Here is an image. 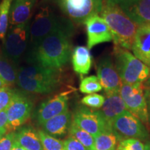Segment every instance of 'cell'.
Here are the masks:
<instances>
[{
    "mask_svg": "<svg viewBox=\"0 0 150 150\" xmlns=\"http://www.w3.org/2000/svg\"><path fill=\"white\" fill-rule=\"evenodd\" d=\"M115 67L125 84L143 83L150 76V68L125 49L115 47Z\"/></svg>",
    "mask_w": 150,
    "mask_h": 150,
    "instance_id": "5b68a950",
    "label": "cell"
},
{
    "mask_svg": "<svg viewBox=\"0 0 150 150\" xmlns=\"http://www.w3.org/2000/svg\"><path fill=\"white\" fill-rule=\"evenodd\" d=\"M8 117L6 110L0 112V129H7ZM8 130V129H7Z\"/></svg>",
    "mask_w": 150,
    "mask_h": 150,
    "instance_id": "d6a6232c",
    "label": "cell"
},
{
    "mask_svg": "<svg viewBox=\"0 0 150 150\" xmlns=\"http://www.w3.org/2000/svg\"><path fill=\"white\" fill-rule=\"evenodd\" d=\"M74 31V26L70 20L54 14L49 8L40 9L31 22L27 51L34 48L48 35L63 33L72 36Z\"/></svg>",
    "mask_w": 150,
    "mask_h": 150,
    "instance_id": "277c9868",
    "label": "cell"
},
{
    "mask_svg": "<svg viewBox=\"0 0 150 150\" xmlns=\"http://www.w3.org/2000/svg\"><path fill=\"white\" fill-rule=\"evenodd\" d=\"M36 1L37 0H13L9 16L10 27L31 20L33 7Z\"/></svg>",
    "mask_w": 150,
    "mask_h": 150,
    "instance_id": "ac0fdd59",
    "label": "cell"
},
{
    "mask_svg": "<svg viewBox=\"0 0 150 150\" xmlns=\"http://www.w3.org/2000/svg\"><path fill=\"white\" fill-rule=\"evenodd\" d=\"M18 68L3 53L0 54V78L10 87L17 83Z\"/></svg>",
    "mask_w": 150,
    "mask_h": 150,
    "instance_id": "7402d4cb",
    "label": "cell"
},
{
    "mask_svg": "<svg viewBox=\"0 0 150 150\" xmlns=\"http://www.w3.org/2000/svg\"><path fill=\"white\" fill-rule=\"evenodd\" d=\"M31 20L8 28L3 41L2 53L17 66L25 57L30 40Z\"/></svg>",
    "mask_w": 150,
    "mask_h": 150,
    "instance_id": "8992f818",
    "label": "cell"
},
{
    "mask_svg": "<svg viewBox=\"0 0 150 150\" xmlns=\"http://www.w3.org/2000/svg\"><path fill=\"white\" fill-rule=\"evenodd\" d=\"M97 78L106 95L120 93L123 83L110 56H105L100 59L97 63Z\"/></svg>",
    "mask_w": 150,
    "mask_h": 150,
    "instance_id": "7c38bea8",
    "label": "cell"
},
{
    "mask_svg": "<svg viewBox=\"0 0 150 150\" xmlns=\"http://www.w3.org/2000/svg\"><path fill=\"white\" fill-rule=\"evenodd\" d=\"M15 133L16 142L26 150H43L38 131L32 127H21Z\"/></svg>",
    "mask_w": 150,
    "mask_h": 150,
    "instance_id": "ffe728a7",
    "label": "cell"
},
{
    "mask_svg": "<svg viewBox=\"0 0 150 150\" xmlns=\"http://www.w3.org/2000/svg\"><path fill=\"white\" fill-rule=\"evenodd\" d=\"M17 91V90L11 88L8 86L0 88V112L6 109L14 98Z\"/></svg>",
    "mask_w": 150,
    "mask_h": 150,
    "instance_id": "83f0119b",
    "label": "cell"
},
{
    "mask_svg": "<svg viewBox=\"0 0 150 150\" xmlns=\"http://www.w3.org/2000/svg\"><path fill=\"white\" fill-rule=\"evenodd\" d=\"M144 150H150V140L146 142L145 147H144Z\"/></svg>",
    "mask_w": 150,
    "mask_h": 150,
    "instance_id": "f35d334b",
    "label": "cell"
},
{
    "mask_svg": "<svg viewBox=\"0 0 150 150\" xmlns=\"http://www.w3.org/2000/svg\"><path fill=\"white\" fill-rule=\"evenodd\" d=\"M144 147L140 140L129 138L121 140L115 150H144Z\"/></svg>",
    "mask_w": 150,
    "mask_h": 150,
    "instance_id": "f546056e",
    "label": "cell"
},
{
    "mask_svg": "<svg viewBox=\"0 0 150 150\" xmlns=\"http://www.w3.org/2000/svg\"><path fill=\"white\" fill-rule=\"evenodd\" d=\"M79 90L82 93L93 94L101 91L102 86L96 76H90L83 79L81 81Z\"/></svg>",
    "mask_w": 150,
    "mask_h": 150,
    "instance_id": "4316f807",
    "label": "cell"
},
{
    "mask_svg": "<svg viewBox=\"0 0 150 150\" xmlns=\"http://www.w3.org/2000/svg\"><path fill=\"white\" fill-rule=\"evenodd\" d=\"M145 94L146 101H147L148 113H149V119H150V87H147Z\"/></svg>",
    "mask_w": 150,
    "mask_h": 150,
    "instance_id": "836d02e7",
    "label": "cell"
},
{
    "mask_svg": "<svg viewBox=\"0 0 150 150\" xmlns=\"http://www.w3.org/2000/svg\"><path fill=\"white\" fill-rule=\"evenodd\" d=\"M68 110V97L62 93L42 102L33 114L35 121L42 125L46 121Z\"/></svg>",
    "mask_w": 150,
    "mask_h": 150,
    "instance_id": "4fadbf2b",
    "label": "cell"
},
{
    "mask_svg": "<svg viewBox=\"0 0 150 150\" xmlns=\"http://www.w3.org/2000/svg\"><path fill=\"white\" fill-rule=\"evenodd\" d=\"M11 150H26V149L22 147H21L20 145H19L17 142H16V144H15L13 147V149Z\"/></svg>",
    "mask_w": 150,
    "mask_h": 150,
    "instance_id": "d590c367",
    "label": "cell"
},
{
    "mask_svg": "<svg viewBox=\"0 0 150 150\" xmlns=\"http://www.w3.org/2000/svg\"><path fill=\"white\" fill-rule=\"evenodd\" d=\"M33 103L31 98L18 91L11 104L6 109L8 117V131L16 130L21 127L31 117Z\"/></svg>",
    "mask_w": 150,
    "mask_h": 150,
    "instance_id": "30bf717a",
    "label": "cell"
},
{
    "mask_svg": "<svg viewBox=\"0 0 150 150\" xmlns=\"http://www.w3.org/2000/svg\"><path fill=\"white\" fill-rule=\"evenodd\" d=\"M7 131H8L7 129H0V139L6 134Z\"/></svg>",
    "mask_w": 150,
    "mask_h": 150,
    "instance_id": "8d00e7d4",
    "label": "cell"
},
{
    "mask_svg": "<svg viewBox=\"0 0 150 150\" xmlns=\"http://www.w3.org/2000/svg\"><path fill=\"white\" fill-rule=\"evenodd\" d=\"M72 123V115L67 110L63 113L51 118L40 125L42 131L52 136L61 137L69 131Z\"/></svg>",
    "mask_w": 150,
    "mask_h": 150,
    "instance_id": "d6986e66",
    "label": "cell"
},
{
    "mask_svg": "<svg viewBox=\"0 0 150 150\" xmlns=\"http://www.w3.org/2000/svg\"><path fill=\"white\" fill-rule=\"evenodd\" d=\"M111 32L115 47L131 50L138 25L127 16L119 5L107 1L101 12Z\"/></svg>",
    "mask_w": 150,
    "mask_h": 150,
    "instance_id": "3957f363",
    "label": "cell"
},
{
    "mask_svg": "<svg viewBox=\"0 0 150 150\" xmlns=\"http://www.w3.org/2000/svg\"><path fill=\"white\" fill-rule=\"evenodd\" d=\"M85 24L87 31V46L89 50L97 45L112 40L109 27L102 17H91Z\"/></svg>",
    "mask_w": 150,
    "mask_h": 150,
    "instance_id": "5bb4252c",
    "label": "cell"
},
{
    "mask_svg": "<svg viewBox=\"0 0 150 150\" xmlns=\"http://www.w3.org/2000/svg\"><path fill=\"white\" fill-rule=\"evenodd\" d=\"M71 37L63 33L48 35L34 48L27 51L24 59L27 64L59 70L70 59Z\"/></svg>",
    "mask_w": 150,
    "mask_h": 150,
    "instance_id": "6da1fadb",
    "label": "cell"
},
{
    "mask_svg": "<svg viewBox=\"0 0 150 150\" xmlns=\"http://www.w3.org/2000/svg\"><path fill=\"white\" fill-rule=\"evenodd\" d=\"M43 150H65L63 141L47 134L42 130L38 131Z\"/></svg>",
    "mask_w": 150,
    "mask_h": 150,
    "instance_id": "484cf974",
    "label": "cell"
},
{
    "mask_svg": "<svg viewBox=\"0 0 150 150\" xmlns=\"http://www.w3.org/2000/svg\"><path fill=\"white\" fill-rule=\"evenodd\" d=\"M111 129L120 141L129 138L139 140L141 142L147 141L150 137L143 123L129 110L112 121Z\"/></svg>",
    "mask_w": 150,
    "mask_h": 150,
    "instance_id": "ba28073f",
    "label": "cell"
},
{
    "mask_svg": "<svg viewBox=\"0 0 150 150\" xmlns=\"http://www.w3.org/2000/svg\"><path fill=\"white\" fill-rule=\"evenodd\" d=\"M120 142L112 129H107L95 137V150H115Z\"/></svg>",
    "mask_w": 150,
    "mask_h": 150,
    "instance_id": "603a6c76",
    "label": "cell"
},
{
    "mask_svg": "<svg viewBox=\"0 0 150 150\" xmlns=\"http://www.w3.org/2000/svg\"><path fill=\"white\" fill-rule=\"evenodd\" d=\"M72 62L75 72L87 74L92 66V56L89 49L84 46L76 47L72 52Z\"/></svg>",
    "mask_w": 150,
    "mask_h": 150,
    "instance_id": "44dd1931",
    "label": "cell"
},
{
    "mask_svg": "<svg viewBox=\"0 0 150 150\" xmlns=\"http://www.w3.org/2000/svg\"><path fill=\"white\" fill-rule=\"evenodd\" d=\"M127 108L120 93L106 95L104 104L99 110L103 117L111 128L112 121L121 114L127 111Z\"/></svg>",
    "mask_w": 150,
    "mask_h": 150,
    "instance_id": "e0dca14e",
    "label": "cell"
},
{
    "mask_svg": "<svg viewBox=\"0 0 150 150\" xmlns=\"http://www.w3.org/2000/svg\"><path fill=\"white\" fill-rule=\"evenodd\" d=\"M16 142V133H7L0 139V150H11Z\"/></svg>",
    "mask_w": 150,
    "mask_h": 150,
    "instance_id": "4dcf8cb0",
    "label": "cell"
},
{
    "mask_svg": "<svg viewBox=\"0 0 150 150\" xmlns=\"http://www.w3.org/2000/svg\"><path fill=\"white\" fill-rule=\"evenodd\" d=\"M63 145L65 150H89L76 138L70 136L63 141Z\"/></svg>",
    "mask_w": 150,
    "mask_h": 150,
    "instance_id": "1f68e13d",
    "label": "cell"
},
{
    "mask_svg": "<svg viewBox=\"0 0 150 150\" xmlns=\"http://www.w3.org/2000/svg\"><path fill=\"white\" fill-rule=\"evenodd\" d=\"M61 10L72 22L85 24L91 17L98 16L103 8L102 0H57Z\"/></svg>",
    "mask_w": 150,
    "mask_h": 150,
    "instance_id": "52a82bcc",
    "label": "cell"
},
{
    "mask_svg": "<svg viewBox=\"0 0 150 150\" xmlns=\"http://www.w3.org/2000/svg\"><path fill=\"white\" fill-rule=\"evenodd\" d=\"M68 133L70 136L76 138L87 149L89 150H95V137H93L87 131L81 129L73 122L69 129Z\"/></svg>",
    "mask_w": 150,
    "mask_h": 150,
    "instance_id": "cb8c5ba5",
    "label": "cell"
},
{
    "mask_svg": "<svg viewBox=\"0 0 150 150\" xmlns=\"http://www.w3.org/2000/svg\"><path fill=\"white\" fill-rule=\"evenodd\" d=\"M119 6L138 25L150 24V0H127Z\"/></svg>",
    "mask_w": 150,
    "mask_h": 150,
    "instance_id": "2e32d148",
    "label": "cell"
},
{
    "mask_svg": "<svg viewBox=\"0 0 150 150\" xmlns=\"http://www.w3.org/2000/svg\"><path fill=\"white\" fill-rule=\"evenodd\" d=\"M131 50L137 59L150 68V24L139 25Z\"/></svg>",
    "mask_w": 150,
    "mask_h": 150,
    "instance_id": "9a60e30c",
    "label": "cell"
},
{
    "mask_svg": "<svg viewBox=\"0 0 150 150\" xmlns=\"http://www.w3.org/2000/svg\"><path fill=\"white\" fill-rule=\"evenodd\" d=\"M59 70L27 64L18 68L17 85L30 93L50 94L60 86Z\"/></svg>",
    "mask_w": 150,
    "mask_h": 150,
    "instance_id": "7a4b0ae2",
    "label": "cell"
},
{
    "mask_svg": "<svg viewBox=\"0 0 150 150\" xmlns=\"http://www.w3.org/2000/svg\"><path fill=\"white\" fill-rule=\"evenodd\" d=\"M7 86H8L5 83V82L4 81L1 79V78H0V88H4V87H7Z\"/></svg>",
    "mask_w": 150,
    "mask_h": 150,
    "instance_id": "74e56055",
    "label": "cell"
},
{
    "mask_svg": "<svg viewBox=\"0 0 150 150\" xmlns=\"http://www.w3.org/2000/svg\"><path fill=\"white\" fill-rule=\"evenodd\" d=\"M145 86H146V87H150V76H149V77L147 79V80L146 81Z\"/></svg>",
    "mask_w": 150,
    "mask_h": 150,
    "instance_id": "ab89813d",
    "label": "cell"
},
{
    "mask_svg": "<svg viewBox=\"0 0 150 150\" xmlns=\"http://www.w3.org/2000/svg\"><path fill=\"white\" fill-rule=\"evenodd\" d=\"M105 97L97 93L90 94L83 97L81 103L85 106L93 108H101L104 104Z\"/></svg>",
    "mask_w": 150,
    "mask_h": 150,
    "instance_id": "f1b7e54d",
    "label": "cell"
},
{
    "mask_svg": "<svg viewBox=\"0 0 150 150\" xmlns=\"http://www.w3.org/2000/svg\"><path fill=\"white\" fill-rule=\"evenodd\" d=\"M13 0H2L0 3V39L4 40L8 29L9 16Z\"/></svg>",
    "mask_w": 150,
    "mask_h": 150,
    "instance_id": "d4e9b609",
    "label": "cell"
},
{
    "mask_svg": "<svg viewBox=\"0 0 150 150\" xmlns=\"http://www.w3.org/2000/svg\"><path fill=\"white\" fill-rule=\"evenodd\" d=\"M143 83L125 84L122 86L120 94L125 102L127 110L142 123L149 122L147 104Z\"/></svg>",
    "mask_w": 150,
    "mask_h": 150,
    "instance_id": "9c48e42d",
    "label": "cell"
},
{
    "mask_svg": "<svg viewBox=\"0 0 150 150\" xmlns=\"http://www.w3.org/2000/svg\"><path fill=\"white\" fill-rule=\"evenodd\" d=\"M72 122L93 137L111 129L106 122L99 110L90 109L85 106L76 108L72 115Z\"/></svg>",
    "mask_w": 150,
    "mask_h": 150,
    "instance_id": "8fae6325",
    "label": "cell"
},
{
    "mask_svg": "<svg viewBox=\"0 0 150 150\" xmlns=\"http://www.w3.org/2000/svg\"><path fill=\"white\" fill-rule=\"evenodd\" d=\"M107 1H109V2H110V3L120 5V4H121L122 3H123V2H125V1H127V0H107Z\"/></svg>",
    "mask_w": 150,
    "mask_h": 150,
    "instance_id": "e575fe53",
    "label": "cell"
}]
</instances>
